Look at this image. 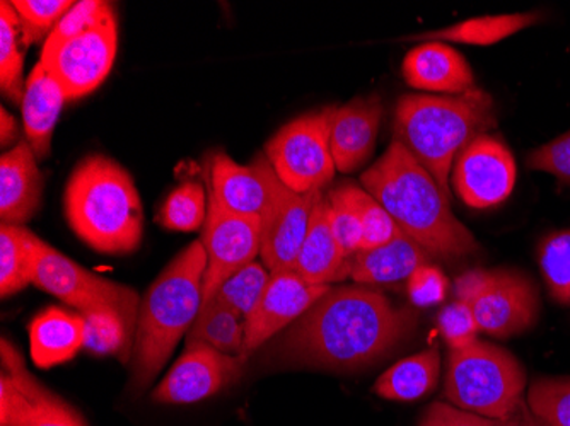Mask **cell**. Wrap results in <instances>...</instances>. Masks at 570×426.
I'll list each match as a JSON object with an SVG mask.
<instances>
[{"mask_svg":"<svg viewBox=\"0 0 570 426\" xmlns=\"http://www.w3.org/2000/svg\"><path fill=\"white\" fill-rule=\"evenodd\" d=\"M294 270L311 285L330 287L351 277V259L344 255L330 226L328 198L322 197L311 216L309 229Z\"/></svg>","mask_w":570,"mask_h":426,"instance_id":"ffe728a7","label":"cell"},{"mask_svg":"<svg viewBox=\"0 0 570 426\" xmlns=\"http://www.w3.org/2000/svg\"><path fill=\"white\" fill-rule=\"evenodd\" d=\"M271 280V270L264 262L253 261L238 274L220 285L213 300L233 310L239 319L246 321L261 303Z\"/></svg>","mask_w":570,"mask_h":426,"instance_id":"1f68e13d","label":"cell"},{"mask_svg":"<svg viewBox=\"0 0 570 426\" xmlns=\"http://www.w3.org/2000/svg\"><path fill=\"white\" fill-rule=\"evenodd\" d=\"M538 261L552 299L570 306V230L546 237L538 249Z\"/></svg>","mask_w":570,"mask_h":426,"instance_id":"836d02e7","label":"cell"},{"mask_svg":"<svg viewBox=\"0 0 570 426\" xmlns=\"http://www.w3.org/2000/svg\"><path fill=\"white\" fill-rule=\"evenodd\" d=\"M417 314L396 307L380 291L330 288L291 326L285 358L332 370H354L386 357L412 335Z\"/></svg>","mask_w":570,"mask_h":426,"instance_id":"6da1fadb","label":"cell"},{"mask_svg":"<svg viewBox=\"0 0 570 426\" xmlns=\"http://www.w3.org/2000/svg\"><path fill=\"white\" fill-rule=\"evenodd\" d=\"M541 16L537 12L527 14L485 16V18H472L466 21L444 28V30L428 31L415 34L412 40L441 41V43L476 44V47H490L499 43L512 34L520 33L524 28L537 24Z\"/></svg>","mask_w":570,"mask_h":426,"instance_id":"4316f807","label":"cell"},{"mask_svg":"<svg viewBox=\"0 0 570 426\" xmlns=\"http://www.w3.org/2000/svg\"><path fill=\"white\" fill-rule=\"evenodd\" d=\"M43 175L30 143L19 142L0 157V220L24 226L41 207Z\"/></svg>","mask_w":570,"mask_h":426,"instance_id":"ac0fdd59","label":"cell"},{"mask_svg":"<svg viewBox=\"0 0 570 426\" xmlns=\"http://www.w3.org/2000/svg\"><path fill=\"white\" fill-rule=\"evenodd\" d=\"M441 370L439 351H421L387 368L374 384V393L387 402H415L434 389Z\"/></svg>","mask_w":570,"mask_h":426,"instance_id":"484cf974","label":"cell"},{"mask_svg":"<svg viewBox=\"0 0 570 426\" xmlns=\"http://www.w3.org/2000/svg\"><path fill=\"white\" fill-rule=\"evenodd\" d=\"M63 211L73 234L102 255H128L142 242L144 208L136 181L110 157L91 153L73 168Z\"/></svg>","mask_w":570,"mask_h":426,"instance_id":"3957f363","label":"cell"},{"mask_svg":"<svg viewBox=\"0 0 570 426\" xmlns=\"http://www.w3.org/2000/svg\"><path fill=\"white\" fill-rule=\"evenodd\" d=\"M330 287L311 285L296 270L271 271L261 303L245 321L246 357L315 306Z\"/></svg>","mask_w":570,"mask_h":426,"instance_id":"2e32d148","label":"cell"},{"mask_svg":"<svg viewBox=\"0 0 570 426\" xmlns=\"http://www.w3.org/2000/svg\"><path fill=\"white\" fill-rule=\"evenodd\" d=\"M85 317L62 307H48L30 325V351L35 365L51 368L66 364L85 348Z\"/></svg>","mask_w":570,"mask_h":426,"instance_id":"7402d4cb","label":"cell"},{"mask_svg":"<svg viewBox=\"0 0 570 426\" xmlns=\"http://www.w3.org/2000/svg\"><path fill=\"white\" fill-rule=\"evenodd\" d=\"M328 204L333 236L344 255L352 259L358 251H362V245H364V229H362L361 220L347 205L330 195Z\"/></svg>","mask_w":570,"mask_h":426,"instance_id":"f35d334b","label":"cell"},{"mask_svg":"<svg viewBox=\"0 0 570 426\" xmlns=\"http://www.w3.org/2000/svg\"><path fill=\"white\" fill-rule=\"evenodd\" d=\"M202 229V246L207 255L202 288V306H205L224 281L256 261L262 249V224L261 217L230 214L209 198V211Z\"/></svg>","mask_w":570,"mask_h":426,"instance_id":"4fadbf2b","label":"cell"},{"mask_svg":"<svg viewBox=\"0 0 570 426\" xmlns=\"http://www.w3.org/2000/svg\"><path fill=\"white\" fill-rule=\"evenodd\" d=\"M326 113L336 171H357L373 156L376 146L383 115L380 96L354 99L344 106H328Z\"/></svg>","mask_w":570,"mask_h":426,"instance_id":"e0dca14e","label":"cell"},{"mask_svg":"<svg viewBox=\"0 0 570 426\" xmlns=\"http://www.w3.org/2000/svg\"><path fill=\"white\" fill-rule=\"evenodd\" d=\"M210 195L223 210L238 216L261 217L265 205V185L252 165L239 166L226 153L210 161Z\"/></svg>","mask_w":570,"mask_h":426,"instance_id":"603a6c76","label":"cell"},{"mask_svg":"<svg viewBox=\"0 0 570 426\" xmlns=\"http://www.w3.org/2000/svg\"><path fill=\"white\" fill-rule=\"evenodd\" d=\"M515 162L511 150L495 137H476L461 150L453 166V188L472 208H490L514 190Z\"/></svg>","mask_w":570,"mask_h":426,"instance_id":"9a60e30c","label":"cell"},{"mask_svg":"<svg viewBox=\"0 0 570 426\" xmlns=\"http://www.w3.org/2000/svg\"><path fill=\"white\" fill-rule=\"evenodd\" d=\"M0 426H86L72 406L31 376L21 351L2 338Z\"/></svg>","mask_w":570,"mask_h":426,"instance_id":"7c38bea8","label":"cell"},{"mask_svg":"<svg viewBox=\"0 0 570 426\" xmlns=\"http://www.w3.org/2000/svg\"><path fill=\"white\" fill-rule=\"evenodd\" d=\"M85 348L96 355H115L121 361L132 357L134 335L115 313H85Z\"/></svg>","mask_w":570,"mask_h":426,"instance_id":"d6a6232c","label":"cell"},{"mask_svg":"<svg viewBox=\"0 0 570 426\" xmlns=\"http://www.w3.org/2000/svg\"><path fill=\"white\" fill-rule=\"evenodd\" d=\"M207 195L198 181H185L168 195L158 214L165 229L194 232L207 220Z\"/></svg>","mask_w":570,"mask_h":426,"instance_id":"4dcf8cb0","label":"cell"},{"mask_svg":"<svg viewBox=\"0 0 570 426\" xmlns=\"http://www.w3.org/2000/svg\"><path fill=\"white\" fill-rule=\"evenodd\" d=\"M210 346L220 354L246 357L245 321L223 304L210 300L202 306L200 314L187 336V346Z\"/></svg>","mask_w":570,"mask_h":426,"instance_id":"83f0119b","label":"cell"},{"mask_svg":"<svg viewBox=\"0 0 570 426\" xmlns=\"http://www.w3.org/2000/svg\"><path fill=\"white\" fill-rule=\"evenodd\" d=\"M118 50V21L108 2L101 18L56 50L41 53L40 62L62 89L66 101L85 98L102 85Z\"/></svg>","mask_w":570,"mask_h":426,"instance_id":"8fae6325","label":"cell"},{"mask_svg":"<svg viewBox=\"0 0 570 426\" xmlns=\"http://www.w3.org/2000/svg\"><path fill=\"white\" fill-rule=\"evenodd\" d=\"M528 166L534 171L550 172L560 181L570 185V131L533 150L528 157Z\"/></svg>","mask_w":570,"mask_h":426,"instance_id":"60d3db41","label":"cell"},{"mask_svg":"<svg viewBox=\"0 0 570 426\" xmlns=\"http://www.w3.org/2000/svg\"><path fill=\"white\" fill-rule=\"evenodd\" d=\"M330 197L347 205L361 220L362 229H364L362 251L387 245L402 232L395 220L387 216V211L364 188H358L355 185H342L335 188Z\"/></svg>","mask_w":570,"mask_h":426,"instance_id":"f546056e","label":"cell"},{"mask_svg":"<svg viewBox=\"0 0 570 426\" xmlns=\"http://www.w3.org/2000/svg\"><path fill=\"white\" fill-rule=\"evenodd\" d=\"M33 285L51 296L76 307L79 314L115 313L124 319L136 338L140 297L134 288L108 278L98 277L85 266L77 265L59 249L40 242Z\"/></svg>","mask_w":570,"mask_h":426,"instance_id":"ba28073f","label":"cell"},{"mask_svg":"<svg viewBox=\"0 0 570 426\" xmlns=\"http://www.w3.org/2000/svg\"><path fill=\"white\" fill-rule=\"evenodd\" d=\"M252 166L265 185V205L261 214L262 261L271 271L294 270L322 191L301 195L291 190L275 175L265 153H258Z\"/></svg>","mask_w":570,"mask_h":426,"instance_id":"30bf717a","label":"cell"},{"mask_svg":"<svg viewBox=\"0 0 570 426\" xmlns=\"http://www.w3.org/2000/svg\"><path fill=\"white\" fill-rule=\"evenodd\" d=\"M523 367L508 350L476 339L463 350H451L446 397L451 405L490 419H504L523 403Z\"/></svg>","mask_w":570,"mask_h":426,"instance_id":"8992f818","label":"cell"},{"mask_svg":"<svg viewBox=\"0 0 570 426\" xmlns=\"http://www.w3.org/2000/svg\"><path fill=\"white\" fill-rule=\"evenodd\" d=\"M108 2L102 0H81L70 8V11L63 16L62 21L56 26V30L51 31L50 37L45 40L43 50L41 53L47 51L56 50L60 44L69 41L70 38L81 34L82 31L88 30L101 18L102 11L107 8Z\"/></svg>","mask_w":570,"mask_h":426,"instance_id":"74e56055","label":"cell"},{"mask_svg":"<svg viewBox=\"0 0 570 426\" xmlns=\"http://www.w3.org/2000/svg\"><path fill=\"white\" fill-rule=\"evenodd\" d=\"M41 239L24 226H0V296H16L33 284Z\"/></svg>","mask_w":570,"mask_h":426,"instance_id":"d4e9b609","label":"cell"},{"mask_svg":"<svg viewBox=\"0 0 570 426\" xmlns=\"http://www.w3.org/2000/svg\"><path fill=\"white\" fill-rule=\"evenodd\" d=\"M501 426H541L540 422L534 418L533 413L528 408L527 403H521L512 415L501 419Z\"/></svg>","mask_w":570,"mask_h":426,"instance_id":"ee69618b","label":"cell"},{"mask_svg":"<svg viewBox=\"0 0 570 426\" xmlns=\"http://www.w3.org/2000/svg\"><path fill=\"white\" fill-rule=\"evenodd\" d=\"M403 77L412 88L446 96L475 89L472 69L464 57L441 41H424L412 48L403 60Z\"/></svg>","mask_w":570,"mask_h":426,"instance_id":"d6986e66","label":"cell"},{"mask_svg":"<svg viewBox=\"0 0 570 426\" xmlns=\"http://www.w3.org/2000/svg\"><path fill=\"white\" fill-rule=\"evenodd\" d=\"M66 102L56 79L47 72L43 63L38 62L26 79L21 105L26 142L30 143L38 159L50 156L53 131Z\"/></svg>","mask_w":570,"mask_h":426,"instance_id":"44dd1931","label":"cell"},{"mask_svg":"<svg viewBox=\"0 0 570 426\" xmlns=\"http://www.w3.org/2000/svg\"><path fill=\"white\" fill-rule=\"evenodd\" d=\"M361 185L429 255L461 258L479 248L473 234L453 216L450 197L399 140L362 172Z\"/></svg>","mask_w":570,"mask_h":426,"instance_id":"7a4b0ae2","label":"cell"},{"mask_svg":"<svg viewBox=\"0 0 570 426\" xmlns=\"http://www.w3.org/2000/svg\"><path fill=\"white\" fill-rule=\"evenodd\" d=\"M439 331L451 350H463L479 339L480 328L466 304L456 300L448 304L438 316Z\"/></svg>","mask_w":570,"mask_h":426,"instance_id":"8d00e7d4","label":"cell"},{"mask_svg":"<svg viewBox=\"0 0 570 426\" xmlns=\"http://www.w3.org/2000/svg\"><path fill=\"white\" fill-rule=\"evenodd\" d=\"M528 408L541 426H570V377H541L531 384Z\"/></svg>","mask_w":570,"mask_h":426,"instance_id":"e575fe53","label":"cell"},{"mask_svg":"<svg viewBox=\"0 0 570 426\" xmlns=\"http://www.w3.org/2000/svg\"><path fill=\"white\" fill-rule=\"evenodd\" d=\"M456 296L472 309L480 331L495 338L521 335L537 321V288L518 271H466L458 277Z\"/></svg>","mask_w":570,"mask_h":426,"instance_id":"52a82bcc","label":"cell"},{"mask_svg":"<svg viewBox=\"0 0 570 426\" xmlns=\"http://www.w3.org/2000/svg\"><path fill=\"white\" fill-rule=\"evenodd\" d=\"M24 43L21 19L8 0L0 2V89L14 105L24 99Z\"/></svg>","mask_w":570,"mask_h":426,"instance_id":"f1b7e54d","label":"cell"},{"mask_svg":"<svg viewBox=\"0 0 570 426\" xmlns=\"http://www.w3.org/2000/svg\"><path fill=\"white\" fill-rule=\"evenodd\" d=\"M207 255L202 241L179 252L140 300L132 351V387L140 393L158 377L202 309Z\"/></svg>","mask_w":570,"mask_h":426,"instance_id":"277c9868","label":"cell"},{"mask_svg":"<svg viewBox=\"0 0 570 426\" xmlns=\"http://www.w3.org/2000/svg\"><path fill=\"white\" fill-rule=\"evenodd\" d=\"M18 121H16L12 115L8 113L6 108H2V110H0V143H2V147L14 143L16 140H18Z\"/></svg>","mask_w":570,"mask_h":426,"instance_id":"7bdbcfd3","label":"cell"},{"mask_svg":"<svg viewBox=\"0 0 570 426\" xmlns=\"http://www.w3.org/2000/svg\"><path fill=\"white\" fill-rule=\"evenodd\" d=\"M409 297L413 306L429 307L443 303L448 291V280L435 266L424 265L409 278Z\"/></svg>","mask_w":570,"mask_h":426,"instance_id":"ab89813d","label":"cell"},{"mask_svg":"<svg viewBox=\"0 0 570 426\" xmlns=\"http://www.w3.org/2000/svg\"><path fill=\"white\" fill-rule=\"evenodd\" d=\"M494 125V101L482 89L456 96L409 95L396 105L395 140L450 197V172L456 157Z\"/></svg>","mask_w":570,"mask_h":426,"instance_id":"5b68a950","label":"cell"},{"mask_svg":"<svg viewBox=\"0 0 570 426\" xmlns=\"http://www.w3.org/2000/svg\"><path fill=\"white\" fill-rule=\"evenodd\" d=\"M21 19L22 43L24 47L47 40L63 16L76 2L72 0H11Z\"/></svg>","mask_w":570,"mask_h":426,"instance_id":"d590c367","label":"cell"},{"mask_svg":"<svg viewBox=\"0 0 570 426\" xmlns=\"http://www.w3.org/2000/svg\"><path fill=\"white\" fill-rule=\"evenodd\" d=\"M246 358L220 354L210 346H187L165 379L153 390L161 405H194L235 386L243 376Z\"/></svg>","mask_w":570,"mask_h":426,"instance_id":"5bb4252c","label":"cell"},{"mask_svg":"<svg viewBox=\"0 0 570 426\" xmlns=\"http://www.w3.org/2000/svg\"><path fill=\"white\" fill-rule=\"evenodd\" d=\"M419 426H501V419L485 418L446 403H434L425 409Z\"/></svg>","mask_w":570,"mask_h":426,"instance_id":"b9f144b4","label":"cell"},{"mask_svg":"<svg viewBox=\"0 0 570 426\" xmlns=\"http://www.w3.org/2000/svg\"><path fill=\"white\" fill-rule=\"evenodd\" d=\"M424 265H429V252L400 232L387 245L358 251L351 259V277L357 284L390 285L409 280Z\"/></svg>","mask_w":570,"mask_h":426,"instance_id":"cb8c5ba5","label":"cell"},{"mask_svg":"<svg viewBox=\"0 0 570 426\" xmlns=\"http://www.w3.org/2000/svg\"><path fill=\"white\" fill-rule=\"evenodd\" d=\"M265 156L275 175L291 190L301 195L322 191L336 171L326 108L284 125L268 140Z\"/></svg>","mask_w":570,"mask_h":426,"instance_id":"9c48e42d","label":"cell"}]
</instances>
